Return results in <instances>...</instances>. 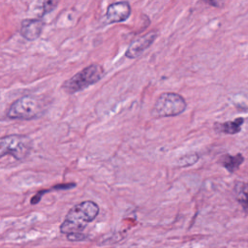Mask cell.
Instances as JSON below:
<instances>
[{"label":"cell","mask_w":248,"mask_h":248,"mask_svg":"<svg viewBox=\"0 0 248 248\" xmlns=\"http://www.w3.org/2000/svg\"><path fill=\"white\" fill-rule=\"evenodd\" d=\"M104 75L105 70L103 66L98 63H94L85 67L74 75L71 78L67 79L63 83L62 88L65 92L74 94L97 83L104 77Z\"/></svg>","instance_id":"7a4b0ae2"},{"label":"cell","mask_w":248,"mask_h":248,"mask_svg":"<svg viewBox=\"0 0 248 248\" xmlns=\"http://www.w3.org/2000/svg\"><path fill=\"white\" fill-rule=\"evenodd\" d=\"M187 107L184 98L173 92H165L156 100L151 114L155 118L175 116L182 113Z\"/></svg>","instance_id":"277c9868"},{"label":"cell","mask_w":248,"mask_h":248,"mask_svg":"<svg viewBox=\"0 0 248 248\" xmlns=\"http://www.w3.org/2000/svg\"><path fill=\"white\" fill-rule=\"evenodd\" d=\"M44 22L37 18H26L21 21L20 34L27 41L37 40L44 29Z\"/></svg>","instance_id":"ba28073f"},{"label":"cell","mask_w":248,"mask_h":248,"mask_svg":"<svg viewBox=\"0 0 248 248\" xmlns=\"http://www.w3.org/2000/svg\"><path fill=\"white\" fill-rule=\"evenodd\" d=\"M38 4L40 9L42 10V16H44L50 13L56 8L58 0H38Z\"/></svg>","instance_id":"7c38bea8"},{"label":"cell","mask_w":248,"mask_h":248,"mask_svg":"<svg viewBox=\"0 0 248 248\" xmlns=\"http://www.w3.org/2000/svg\"><path fill=\"white\" fill-rule=\"evenodd\" d=\"M131 15V6L127 1H118L110 4L106 13L108 23H118L125 21Z\"/></svg>","instance_id":"52a82bcc"},{"label":"cell","mask_w":248,"mask_h":248,"mask_svg":"<svg viewBox=\"0 0 248 248\" xmlns=\"http://www.w3.org/2000/svg\"><path fill=\"white\" fill-rule=\"evenodd\" d=\"M234 195L243 209L248 211V183L241 181L236 182L234 185Z\"/></svg>","instance_id":"9c48e42d"},{"label":"cell","mask_w":248,"mask_h":248,"mask_svg":"<svg viewBox=\"0 0 248 248\" xmlns=\"http://www.w3.org/2000/svg\"><path fill=\"white\" fill-rule=\"evenodd\" d=\"M32 148L31 140L21 135L5 136L0 140V157L11 155L15 159L24 160Z\"/></svg>","instance_id":"5b68a950"},{"label":"cell","mask_w":248,"mask_h":248,"mask_svg":"<svg viewBox=\"0 0 248 248\" xmlns=\"http://www.w3.org/2000/svg\"><path fill=\"white\" fill-rule=\"evenodd\" d=\"M157 36H158L157 31L152 30L137 38L136 40L132 41L126 50L125 56L130 59H135L140 57L144 52V50L147 49L153 44Z\"/></svg>","instance_id":"8992f818"},{"label":"cell","mask_w":248,"mask_h":248,"mask_svg":"<svg viewBox=\"0 0 248 248\" xmlns=\"http://www.w3.org/2000/svg\"><path fill=\"white\" fill-rule=\"evenodd\" d=\"M199 157L197 154H191V155H187V156H184L182 158H180L179 160V165L182 166V167H185V166H190V165H193L195 164L197 161H198Z\"/></svg>","instance_id":"4fadbf2b"},{"label":"cell","mask_w":248,"mask_h":248,"mask_svg":"<svg viewBox=\"0 0 248 248\" xmlns=\"http://www.w3.org/2000/svg\"><path fill=\"white\" fill-rule=\"evenodd\" d=\"M203 2H205L206 4L210 5V6H213V7H216V8H220L223 6V3L224 1L223 0H202Z\"/></svg>","instance_id":"5bb4252c"},{"label":"cell","mask_w":248,"mask_h":248,"mask_svg":"<svg viewBox=\"0 0 248 248\" xmlns=\"http://www.w3.org/2000/svg\"><path fill=\"white\" fill-rule=\"evenodd\" d=\"M243 122H244V119L242 117H239L232 121H227L221 124H216V129L221 133L233 135L240 131Z\"/></svg>","instance_id":"30bf717a"},{"label":"cell","mask_w":248,"mask_h":248,"mask_svg":"<svg viewBox=\"0 0 248 248\" xmlns=\"http://www.w3.org/2000/svg\"><path fill=\"white\" fill-rule=\"evenodd\" d=\"M99 213V206L91 201L82 202L73 206L60 226V232L66 234L79 233Z\"/></svg>","instance_id":"6da1fadb"},{"label":"cell","mask_w":248,"mask_h":248,"mask_svg":"<svg viewBox=\"0 0 248 248\" xmlns=\"http://www.w3.org/2000/svg\"><path fill=\"white\" fill-rule=\"evenodd\" d=\"M45 111L43 101L32 95H25L16 100L10 107L7 116L11 119L31 120L39 117Z\"/></svg>","instance_id":"3957f363"},{"label":"cell","mask_w":248,"mask_h":248,"mask_svg":"<svg viewBox=\"0 0 248 248\" xmlns=\"http://www.w3.org/2000/svg\"><path fill=\"white\" fill-rule=\"evenodd\" d=\"M243 160H244V158L240 154H237L234 156L227 154L221 158L220 162L223 165V167L225 169H227L230 172H233L239 168V166L242 164Z\"/></svg>","instance_id":"8fae6325"}]
</instances>
